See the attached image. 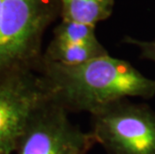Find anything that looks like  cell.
<instances>
[{
  "label": "cell",
  "instance_id": "obj_3",
  "mask_svg": "<svg viewBox=\"0 0 155 154\" xmlns=\"http://www.w3.org/2000/svg\"><path fill=\"white\" fill-rule=\"evenodd\" d=\"M90 115V132L107 154H155V110L149 105L125 98Z\"/></svg>",
  "mask_w": 155,
  "mask_h": 154
},
{
  "label": "cell",
  "instance_id": "obj_8",
  "mask_svg": "<svg viewBox=\"0 0 155 154\" xmlns=\"http://www.w3.org/2000/svg\"><path fill=\"white\" fill-rule=\"evenodd\" d=\"M52 40L70 44H97L95 26L61 20L53 31Z\"/></svg>",
  "mask_w": 155,
  "mask_h": 154
},
{
  "label": "cell",
  "instance_id": "obj_4",
  "mask_svg": "<svg viewBox=\"0 0 155 154\" xmlns=\"http://www.w3.org/2000/svg\"><path fill=\"white\" fill-rule=\"evenodd\" d=\"M96 145L93 134L69 118V112L52 101L35 111L15 154H88Z\"/></svg>",
  "mask_w": 155,
  "mask_h": 154
},
{
  "label": "cell",
  "instance_id": "obj_9",
  "mask_svg": "<svg viewBox=\"0 0 155 154\" xmlns=\"http://www.w3.org/2000/svg\"><path fill=\"white\" fill-rule=\"evenodd\" d=\"M123 42L132 45L139 51V57L155 63V38L151 40H142L131 36H125Z\"/></svg>",
  "mask_w": 155,
  "mask_h": 154
},
{
  "label": "cell",
  "instance_id": "obj_6",
  "mask_svg": "<svg viewBox=\"0 0 155 154\" xmlns=\"http://www.w3.org/2000/svg\"><path fill=\"white\" fill-rule=\"evenodd\" d=\"M115 0H59L62 20L95 26L113 12Z\"/></svg>",
  "mask_w": 155,
  "mask_h": 154
},
{
  "label": "cell",
  "instance_id": "obj_5",
  "mask_svg": "<svg viewBox=\"0 0 155 154\" xmlns=\"http://www.w3.org/2000/svg\"><path fill=\"white\" fill-rule=\"evenodd\" d=\"M49 100L37 69L17 71L0 81V154H15L32 115Z\"/></svg>",
  "mask_w": 155,
  "mask_h": 154
},
{
  "label": "cell",
  "instance_id": "obj_2",
  "mask_svg": "<svg viewBox=\"0 0 155 154\" xmlns=\"http://www.w3.org/2000/svg\"><path fill=\"white\" fill-rule=\"evenodd\" d=\"M59 13V0H0V81L37 69L44 33Z\"/></svg>",
  "mask_w": 155,
  "mask_h": 154
},
{
  "label": "cell",
  "instance_id": "obj_1",
  "mask_svg": "<svg viewBox=\"0 0 155 154\" xmlns=\"http://www.w3.org/2000/svg\"><path fill=\"white\" fill-rule=\"evenodd\" d=\"M37 70L50 101L69 113L92 114L117 100L155 96V79L146 77L129 62L109 54L78 65L41 59Z\"/></svg>",
  "mask_w": 155,
  "mask_h": 154
},
{
  "label": "cell",
  "instance_id": "obj_7",
  "mask_svg": "<svg viewBox=\"0 0 155 154\" xmlns=\"http://www.w3.org/2000/svg\"><path fill=\"white\" fill-rule=\"evenodd\" d=\"M109 54L100 42L97 44H70L51 40L42 60L62 65H78Z\"/></svg>",
  "mask_w": 155,
  "mask_h": 154
}]
</instances>
